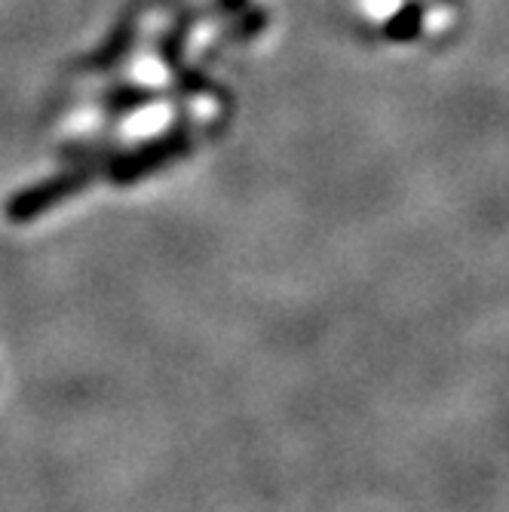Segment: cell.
<instances>
[{"mask_svg":"<svg viewBox=\"0 0 509 512\" xmlns=\"http://www.w3.org/2000/svg\"><path fill=\"white\" fill-rule=\"evenodd\" d=\"M157 102V92L145 89V86H117L105 96V108L114 111V114H126V111H135V108H145Z\"/></svg>","mask_w":509,"mask_h":512,"instance_id":"cell-5","label":"cell"},{"mask_svg":"<svg viewBox=\"0 0 509 512\" xmlns=\"http://www.w3.org/2000/svg\"><path fill=\"white\" fill-rule=\"evenodd\" d=\"M267 22V13L264 10H255V13H249L243 22H240V28L237 31H230V40H246V37H252L255 31H261V25Z\"/></svg>","mask_w":509,"mask_h":512,"instance_id":"cell-7","label":"cell"},{"mask_svg":"<svg viewBox=\"0 0 509 512\" xmlns=\"http://www.w3.org/2000/svg\"><path fill=\"white\" fill-rule=\"evenodd\" d=\"M424 28V7L421 4H405L384 28V34L396 43H408L414 37H421Z\"/></svg>","mask_w":509,"mask_h":512,"instance_id":"cell-4","label":"cell"},{"mask_svg":"<svg viewBox=\"0 0 509 512\" xmlns=\"http://www.w3.org/2000/svg\"><path fill=\"white\" fill-rule=\"evenodd\" d=\"M86 178H89V172H74V175H62V178L46 181V184H40V188L22 194V197L10 206V212H13L16 218H28V215H34V212H43L46 206H53V203L62 200L65 194L77 191Z\"/></svg>","mask_w":509,"mask_h":512,"instance_id":"cell-2","label":"cell"},{"mask_svg":"<svg viewBox=\"0 0 509 512\" xmlns=\"http://www.w3.org/2000/svg\"><path fill=\"white\" fill-rule=\"evenodd\" d=\"M188 145H191V135L184 132V129H175V132L157 138V142L145 145L142 151L120 157V160L114 163V172H117L114 178H120V181L138 178L142 172H148V169H154V166H160V163H169L172 157L184 154V151H188Z\"/></svg>","mask_w":509,"mask_h":512,"instance_id":"cell-1","label":"cell"},{"mask_svg":"<svg viewBox=\"0 0 509 512\" xmlns=\"http://www.w3.org/2000/svg\"><path fill=\"white\" fill-rule=\"evenodd\" d=\"M191 25H194V16L178 19V25H175V28L163 37V43H160V53H163V59H166L172 68H181V46H184V37H188Z\"/></svg>","mask_w":509,"mask_h":512,"instance_id":"cell-6","label":"cell"},{"mask_svg":"<svg viewBox=\"0 0 509 512\" xmlns=\"http://www.w3.org/2000/svg\"><path fill=\"white\" fill-rule=\"evenodd\" d=\"M249 0H218L215 4V13H240Z\"/></svg>","mask_w":509,"mask_h":512,"instance_id":"cell-8","label":"cell"},{"mask_svg":"<svg viewBox=\"0 0 509 512\" xmlns=\"http://www.w3.org/2000/svg\"><path fill=\"white\" fill-rule=\"evenodd\" d=\"M132 40H135V19H132V16H126V19H120V25L111 31V37H108V40L99 46V53L86 62V68H92V71H102V68H111V65H117V62H120V59L129 53Z\"/></svg>","mask_w":509,"mask_h":512,"instance_id":"cell-3","label":"cell"}]
</instances>
